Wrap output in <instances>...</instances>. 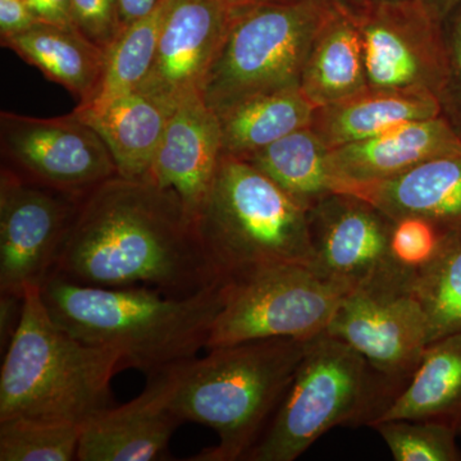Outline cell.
Returning a JSON list of instances; mask_svg holds the SVG:
<instances>
[{"label": "cell", "mask_w": 461, "mask_h": 461, "mask_svg": "<svg viewBox=\"0 0 461 461\" xmlns=\"http://www.w3.org/2000/svg\"><path fill=\"white\" fill-rule=\"evenodd\" d=\"M326 333L350 345L399 393L429 345V321L411 288L350 291Z\"/></svg>", "instance_id": "cell-13"}, {"label": "cell", "mask_w": 461, "mask_h": 461, "mask_svg": "<svg viewBox=\"0 0 461 461\" xmlns=\"http://www.w3.org/2000/svg\"><path fill=\"white\" fill-rule=\"evenodd\" d=\"M447 236L448 233L426 218L409 215L393 220L391 259L412 285L415 278L435 262Z\"/></svg>", "instance_id": "cell-30"}, {"label": "cell", "mask_w": 461, "mask_h": 461, "mask_svg": "<svg viewBox=\"0 0 461 461\" xmlns=\"http://www.w3.org/2000/svg\"><path fill=\"white\" fill-rule=\"evenodd\" d=\"M346 294L306 264H280L224 282L206 350L253 339L317 338Z\"/></svg>", "instance_id": "cell-8"}, {"label": "cell", "mask_w": 461, "mask_h": 461, "mask_svg": "<svg viewBox=\"0 0 461 461\" xmlns=\"http://www.w3.org/2000/svg\"><path fill=\"white\" fill-rule=\"evenodd\" d=\"M441 114V100L433 94L368 86L350 98L315 109L311 127L323 144L332 149Z\"/></svg>", "instance_id": "cell-20"}, {"label": "cell", "mask_w": 461, "mask_h": 461, "mask_svg": "<svg viewBox=\"0 0 461 461\" xmlns=\"http://www.w3.org/2000/svg\"><path fill=\"white\" fill-rule=\"evenodd\" d=\"M81 198L0 171V294L23 297L56 269Z\"/></svg>", "instance_id": "cell-12"}, {"label": "cell", "mask_w": 461, "mask_h": 461, "mask_svg": "<svg viewBox=\"0 0 461 461\" xmlns=\"http://www.w3.org/2000/svg\"><path fill=\"white\" fill-rule=\"evenodd\" d=\"M113 348L86 344L58 326L29 287L0 373V420L30 418L86 423L113 406L111 382L122 368Z\"/></svg>", "instance_id": "cell-4"}, {"label": "cell", "mask_w": 461, "mask_h": 461, "mask_svg": "<svg viewBox=\"0 0 461 461\" xmlns=\"http://www.w3.org/2000/svg\"><path fill=\"white\" fill-rule=\"evenodd\" d=\"M81 424L11 418L0 420V461L77 460Z\"/></svg>", "instance_id": "cell-28"}, {"label": "cell", "mask_w": 461, "mask_h": 461, "mask_svg": "<svg viewBox=\"0 0 461 461\" xmlns=\"http://www.w3.org/2000/svg\"><path fill=\"white\" fill-rule=\"evenodd\" d=\"M172 0H159L149 14L130 23L107 51L104 72L93 99L77 107H95L138 89L147 77Z\"/></svg>", "instance_id": "cell-26"}, {"label": "cell", "mask_w": 461, "mask_h": 461, "mask_svg": "<svg viewBox=\"0 0 461 461\" xmlns=\"http://www.w3.org/2000/svg\"><path fill=\"white\" fill-rule=\"evenodd\" d=\"M224 282L186 296L149 286L96 287L53 275L42 302L58 326L86 344L113 348L147 377L206 348L223 304Z\"/></svg>", "instance_id": "cell-2"}, {"label": "cell", "mask_w": 461, "mask_h": 461, "mask_svg": "<svg viewBox=\"0 0 461 461\" xmlns=\"http://www.w3.org/2000/svg\"><path fill=\"white\" fill-rule=\"evenodd\" d=\"M446 53H447V83L442 94L444 114L461 131V3L442 21Z\"/></svg>", "instance_id": "cell-32"}, {"label": "cell", "mask_w": 461, "mask_h": 461, "mask_svg": "<svg viewBox=\"0 0 461 461\" xmlns=\"http://www.w3.org/2000/svg\"><path fill=\"white\" fill-rule=\"evenodd\" d=\"M26 3L41 23L75 26L71 0H26Z\"/></svg>", "instance_id": "cell-35"}, {"label": "cell", "mask_w": 461, "mask_h": 461, "mask_svg": "<svg viewBox=\"0 0 461 461\" xmlns=\"http://www.w3.org/2000/svg\"><path fill=\"white\" fill-rule=\"evenodd\" d=\"M395 420L433 421L461 437V333L427 346L405 387L368 427Z\"/></svg>", "instance_id": "cell-22"}, {"label": "cell", "mask_w": 461, "mask_h": 461, "mask_svg": "<svg viewBox=\"0 0 461 461\" xmlns=\"http://www.w3.org/2000/svg\"><path fill=\"white\" fill-rule=\"evenodd\" d=\"M38 23L26 0H0V36L25 32Z\"/></svg>", "instance_id": "cell-33"}, {"label": "cell", "mask_w": 461, "mask_h": 461, "mask_svg": "<svg viewBox=\"0 0 461 461\" xmlns=\"http://www.w3.org/2000/svg\"><path fill=\"white\" fill-rule=\"evenodd\" d=\"M312 268L346 293L372 287L411 288L390 254L393 220L371 203L332 193L308 209Z\"/></svg>", "instance_id": "cell-11"}, {"label": "cell", "mask_w": 461, "mask_h": 461, "mask_svg": "<svg viewBox=\"0 0 461 461\" xmlns=\"http://www.w3.org/2000/svg\"><path fill=\"white\" fill-rule=\"evenodd\" d=\"M453 153H461V131L441 114L330 149L329 165L339 193L353 185L395 177L433 158Z\"/></svg>", "instance_id": "cell-17"}, {"label": "cell", "mask_w": 461, "mask_h": 461, "mask_svg": "<svg viewBox=\"0 0 461 461\" xmlns=\"http://www.w3.org/2000/svg\"><path fill=\"white\" fill-rule=\"evenodd\" d=\"M372 429L386 442L395 461H461L456 433L442 424L395 420Z\"/></svg>", "instance_id": "cell-29"}, {"label": "cell", "mask_w": 461, "mask_h": 461, "mask_svg": "<svg viewBox=\"0 0 461 461\" xmlns=\"http://www.w3.org/2000/svg\"><path fill=\"white\" fill-rule=\"evenodd\" d=\"M366 87L368 77L359 30L341 0H330L306 58L300 90L318 108L350 98Z\"/></svg>", "instance_id": "cell-23"}, {"label": "cell", "mask_w": 461, "mask_h": 461, "mask_svg": "<svg viewBox=\"0 0 461 461\" xmlns=\"http://www.w3.org/2000/svg\"><path fill=\"white\" fill-rule=\"evenodd\" d=\"M0 154L3 168L75 198L118 176L105 142L75 112L54 118L2 112Z\"/></svg>", "instance_id": "cell-10"}, {"label": "cell", "mask_w": 461, "mask_h": 461, "mask_svg": "<svg viewBox=\"0 0 461 461\" xmlns=\"http://www.w3.org/2000/svg\"><path fill=\"white\" fill-rule=\"evenodd\" d=\"M315 109L300 87H291L218 112L223 154L245 158L312 126Z\"/></svg>", "instance_id": "cell-24"}, {"label": "cell", "mask_w": 461, "mask_h": 461, "mask_svg": "<svg viewBox=\"0 0 461 461\" xmlns=\"http://www.w3.org/2000/svg\"><path fill=\"white\" fill-rule=\"evenodd\" d=\"M194 223L222 282L280 264L312 266L308 209L240 158H221Z\"/></svg>", "instance_id": "cell-5"}, {"label": "cell", "mask_w": 461, "mask_h": 461, "mask_svg": "<svg viewBox=\"0 0 461 461\" xmlns=\"http://www.w3.org/2000/svg\"><path fill=\"white\" fill-rule=\"evenodd\" d=\"M424 2L442 23L460 5L461 0H424Z\"/></svg>", "instance_id": "cell-37"}, {"label": "cell", "mask_w": 461, "mask_h": 461, "mask_svg": "<svg viewBox=\"0 0 461 461\" xmlns=\"http://www.w3.org/2000/svg\"><path fill=\"white\" fill-rule=\"evenodd\" d=\"M23 311V297L0 294V346L2 353L7 350L16 335Z\"/></svg>", "instance_id": "cell-34"}, {"label": "cell", "mask_w": 461, "mask_h": 461, "mask_svg": "<svg viewBox=\"0 0 461 461\" xmlns=\"http://www.w3.org/2000/svg\"><path fill=\"white\" fill-rule=\"evenodd\" d=\"M284 2H287V0H284Z\"/></svg>", "instance_id": "cell-39"}, {"label": "cell", "mask_w": 461, "mask_h": 461, "mask_svg": "<svg viewBox=\"0 0 461 461\" xmlns=\"http://www.w3.org/2000/svg\"><path fill=\"white\" fill-rule=\"evenodd\" d=\"M76 29L108 51L126 29L121 0H71Z\"/></svg>", "instance_id": "cell-31"}, {"label": "cell", "mask_w": 461, "mask_h": 461, "mask_svg": "<svg viewBox=\"0 0 461 461\" xmlns=\"http://www.w3.org/2000/svg\"><path fill=\"white\" fill-rule=\"evenodd\" d=\"M312 339H253L211 348L205 357L182 364L173 408L182 421L209 427L220 439L191 460H244L280 405Z\"/></svg>", "instance_id": "cell-3"}, {"label": "cell", "mask_w": 461, "mask_h": 461, "mask_svg": "<svg viewBox=\"0 0 461 461\" xmlns=\"http://www.w3.org/2000/svg\"><path fill=\"white\" fill-rule=\"evenodd\" d=\"M222 2L230 11H239V9L251 7L259 3L271 2V0H222Z\"/></svg>", "instance_id": "cell-38"}, {"label": "cell", "mask_w": 461, "mask_h": 461, "mask_svg": "<svg viewBox=\"0 0 461 461\" xmlns=\"http://www.w3.org/2000/svg\"><path fill=\"white\" fill-rule=\"evenodd\" d=\"M184 363L148 377L147 387L132 402L111 406L84 423L77 460L162 459L173 433L184 423L173 408Z\"/></svg>", "instance_id": "cell-15"}, {"label": "cell", "mask_w": 461, "mask_h": 461, "mask_svg": "<svg viewBox=\"0 0 461 461\" xmlns=\"http://www.w3.org/2000/svg\"><path fill=\"white\" fill-rule=\"evenodd\" d=\"M359 30L368 86L441 100L447 83L444 26L424 0H341Z\"/></svg>", "instance_id": "cell-9"}, {"label": "cell", "mask_w": 461, "mask_h": 461, "mask_svg": "<svg viewBox=\"0 0 461 461\" xmlns=\"http://www.w3.org/2000/svg\"><path fill=\"white\" fill-rule=\"evenodd\" d=\"M397 393L350 345L321 333L244 460H296L336 427H368Z\"/></svg>", "instance_id": "cell-6"}, {"label": "cell", "mask_w": 461, "mask_h": 461, "mask_svg": "<svg viewBox=\"0 0 461 461\" xmlns=\"http://www.w3.org/2000/svg\"><path fill=\"white\" fill-rule=\"evenodd\" d=\"M339 193L371 203L391 220L421 217L446 233L461 230V153L446 154L387 180L353 185Z\"/></svg>", "instance_id": "cell-18"}, {"label": "cell", "mask_w": 461, "mask_h": 461, "mask_svg": "<svg viewBox=\"0 0 461 461\" xmlns=\"http://www.w3.org/2000/svg\"><path fill=\"white\" fill-rule=\"evenodd\" d=\"M230 20L232 11L222 0H172L153 63L138 89L172 109L202 94Z\"/></svg>", "instance_id": "cell-14"}, {"label": "cell", "mask_w": 461, "mask_h": 461, "mask_svg": "<svg viewBox=\"0 0 461 461\" xmlns=\"http://www.w3.org/2000/svg\"><path fill=\"white\" fill-rule=\"evenodd\" d=\"M53 273L87 286H149L176 296L222 282L180 196L121 176L80 199Z\"/></svg>", "instance_id": "cell-1"}, {"label": "cell", "mask_w": 461, "mask_h": 461, "mask_svg": "<svg viewBox=\"0 0 461 461\" xmlns=\"http://www.w3.org/2000/svg\"><path fill=\"white\" fill-rule=\"evenodd\" d=\"M74 112L105 142L118 176L145 180L173 109L135 89L104 104L76 107Z\"/></svg>", "instance_id": "cell-19"}, {"label": "cell", "mask_w": 461, "mask_h": 461, "mask_svg": "<svg viewBox=\"0 0 461 461\" xmlns=\"http://www.w3.org/2000/svg\"><path fill=\"white\" fill-rule=\"evenodd\" d=\"M0 42L36 67L45 78L68 90L78 105L89 103L98 89L107 51L75 26L38 23L25 32L0 36Z\"/></svg>", "instance_id": "cell-21"}, {"label": "cell", "mask_w": 461, "mask_h": 461, "mask_svg": "<svg viewBox=\"0 0 461 461\" xmlns=\"http://www.w3.org/2000/svg\"><path fill=\"white\" fill-rule=\"evenodd\" d=\"M222 156L220 121L198 94L173 109L145 180L175 191L194 220Z\"/></svg>", "instance_id": "cell-16"}, {"label": "cell", "mask_w": 461, "mask_h": 461, "mask_svg": "<svg viewBox=\"0 0 461 461\" xmlns=\"http://www.w3.org/2000/svg\"><path fill=\"white\" fill-rule=\"evenodd\" d=\"M429 321V344L461 333V230L448 233L441 253L412 282Z\"/></svg>", "instance_id": "cell-27"}, {"label": "cell", "mask_w": 461, "mask_h": 461, "mask_svg": "<svg viewBox=\"0 0 461 461\" xmlns=\"http://www.w3.org/2000/svg\"><path fill=\"white\" fill-rule=\"evenodd\" d=\"M159 0H121L124 26H129L133 21L145 16Z\"/></svg>", "instance_id": "cell-36"}, {"label": "cell", "mask_w": 461, "mask_h": 461, "mask_svg": "<svg viewBox=\"0 0 461 461\" xmlns=\"http://www.w3.org/2000/svg\"><path fill=\"white\" fill-rule=\"evenodd\" d=\"M329 150L309 126L240 159L256 167L309 209L338 189L330 169Z\"/></svg>", "instance_id": "cell-25"}, {"label": "cell", "mask_w": 461, "mask_h": 461, "mask_svg": "<svg viewBox=\"0 0 461 461\" xmlns=\"http://www.w3.org/2000/svg\"><path fill=\"white\" fill-rule=\"evenodd\" d=\"M330 0H271L232 11L222 50L203 87L214 112L300 87L306 58Z\"/></svg>", "instance_id": "cell-7"}]
</instances>
